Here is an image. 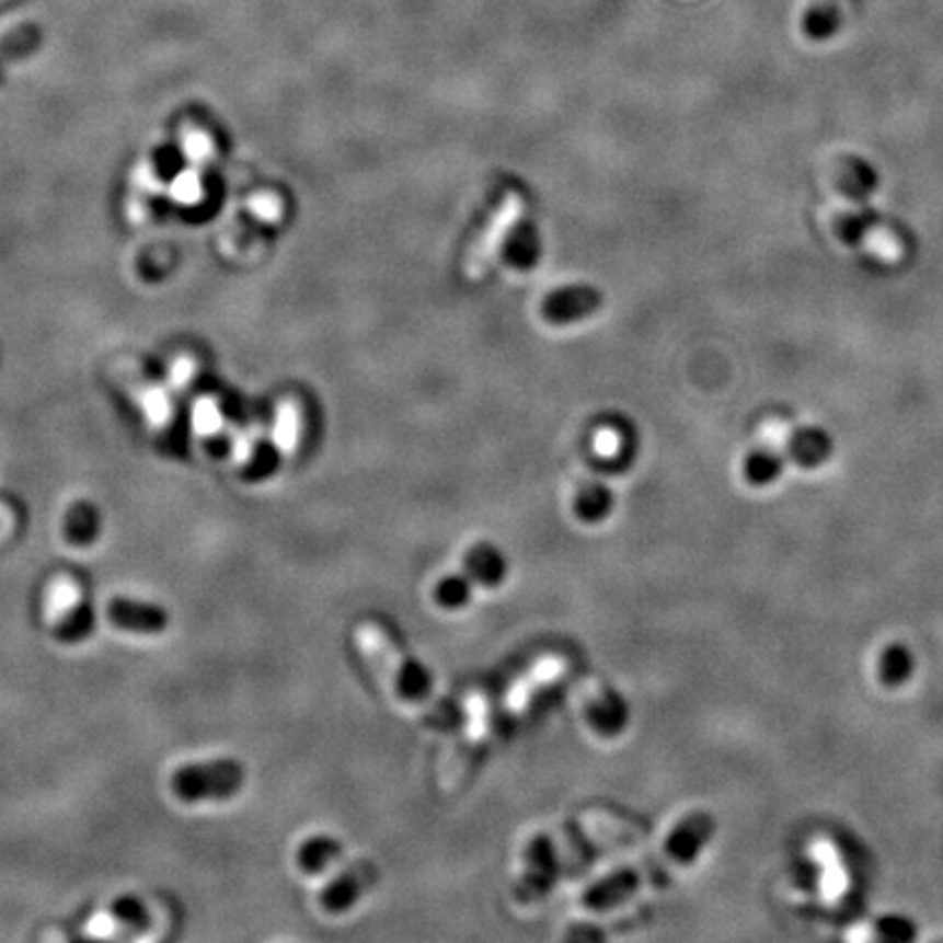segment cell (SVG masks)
Instances as JSON below:
<instances>
[{
  "instance_id": "cell-1",
  "label": "cell",
  "mask_w": 943,
  "mask_h": 943,
  "mask_svg": "<svg viewBox=\"0 0 943 943\" xmlns=\"http://www.w3.org/2000/svg\"><path fill=\"white\" fill-rule=\"evenodd\" d=\"M358 646L371 670L400 701L424 703L433 694V675L422 662L411 657L384 629L363 623L356 631Z\"/></svg>"
},
{
  "instance_id": "cell-2",
  "label": "cell",
  "mask_w": 943,
  "mask_h": 943,
  "mask_svg": "<svg viewBox=\"0 0 943 943\" xmlns=\"http://www.w3.org/2000/svg\"><path fill=\"white\" fill-rule=\"evenodd\" d=\"M245 782V767L234 758L186 764L171 778L173 793L184 802L226 800L237 795Z\"/></svg>"
},
{
  "instance_id": "cell-3",
  "label": "cell",
  "mask_w": 943,
  "mask_h": 943,
  "mask_svg": "<svg viewBox=\"0 0 943 943\" xmlns=\"http://www.w3.org/2000/svg\"><path fill=\"white\" fill-rule=\"evenodd\" d=\"M522 212H525V204H522L520 195L507 193L503 204L494 212L492 221L487 223L485 232L479 237L476 245L468 254L465 276L470 280H479L490 269V265L494 263V258L498 256V252L503 248V241L507 239L511 228L518 223Z\"/></svg>"
},
{
  "instance_id": "cell-4",
  "label": "cell",
  "mask_w": 943,
  "mask_h": 943,
  "mask_svg": "<svg viewBox=\"0 0 943 943\" xmlns=\"http://www.w3.org/2000/svg\"><path fill=\"white\" fill-rule=\"evenodd\" d=\"M653 874H657V870L653 865H644V863L621 867V870L612 872L610 876L590 885L586 889L582 902L590 911L617 909V907L625 905L629 898H633L651 881Z\"/></svg>"
},
{
  "instance_id": "cell-5",
  "label": "cell",
  "mask_w": 943,
  "mask_h": 943,
  "mask_svg": "<svg viewBox=\"0 0 943 943\" xmlns=\"http://www.w3.org/2000/svg\"><path fill=\"white\" fill-rule=\"evenodd\" d=\"M582 701L586 718L599 736L614 738L625 732L629 725V705L614 688H608L599 679H588L582 692Z\"/></svg>"
},
{
  "instance_id": "cell-6",
  "label": "cell",
  "mask_w": 943,
  "mask_h": 943,
  "mask_svg": "<svg viewBox=\"0 0 943 943\" xmlns=\"http://www.w3.org/2000/svg\"><path fill=\"white\" fill-rule=\"evenodd\" d=\"M714 830H716V821L710 813L694 810V813L686 815L668 832L666 843H664V856L679 867L692 865L701 856L705 846L710 843Z\"/></svg>"
},
{
  "instance_id": "cell-7",
  "label": "cell",
  "mask_w": 943,
  "mask_h": 943,
  "mask_svg": "<svg viewBox=\"0 0 943 943\" xmlns=\"http://www.w3.org/2000/svg\"><path fill=\"white\" fill-rule=\"evenodd\" d=\"M380 872L369 861H358L349 865L341 876H336L323 892H321V907L330 916H341L349 911L369 889L378 883Z\"/></svg>"
},
{
  "instance_id": "cell-8",
  "label": "cell",
  "mask_w": 943,
  "mask_h": 943,
  "mask_svg": "<svg viewBox=\"0 0 943 943\" xmlns=\"http://www.w3.org/2000/svg\"><path fill=\"white\" fill-rule=\"evenodd\" d=\"M107 617L116 628L136 633H160L169 625V614L162 606L131 599H112Z\"/></svg>"
},
{
  "instance_id": "cell-9",
  "label": "cell",
  "mask_w": 943,
  "mask_h": 943,
  "mask_svg": "<svg viewBox=\"0 0 943 943\" xmlns=\"http://www.w3.org/2000/svg\"><path fill=\"white\" fill-rule=\"evenodd\" d=\"M463 573L472 579L474 586L498 588L507 579L509 564L498 547L490 542H481L465 553Z\"/></svg>"
},
{
  "instance_id": "cell-10",
  "label": "cell",
  "mask_w": 943,
  "mask_h": 943,
  "mask_svg": "<svg viewBox=\"0 0 943 943\" xmlns=\"http://www.w3.org/2000/svg\"><path fill=\"white\" fill-rule=\"evenodd\" d=\"M786 455L802 468H817L830 459L832 439L821 428H797L786 430L784 437Z\"/></svg>"
},
{
  "instance_id": "cell-11",
  "label": "cell",
  "mask_w": 943,
  "mask_h": 943,
  "mask_svg": "<svg viewBox=\"0 0 943 943\" xmlns=\"http://www.w3.org/2000/svg\"><path fill=\"white\" fill-rule=\"evenodd\" d=\"M564 672V662L562 659H544L540 662L536 668L529 670L527 677H522L507 694V710L511 714H520L529 708V703L533 701V697L538 694L540 688L553 683L560 675Z\"/></svg>"
},
{
  "instance_id": "cell-12",
  "label": "cell",
  "mask_w": 943,
  "mask_h": 943,
  "mask_svg": "<svg viewBox=\"0 0 943 943\" xmlns=\"http://www.w3.org/2000/svg\"><path fill=\"white\" fill-rule=\"evenodd\" d=\"M916 653L905 642H892L878 657V679L885 688H902L916 672Z\"/></svg>"
},
{
  "instance_id": "cell-13",
  "label": "cell",
  "mask_w": 943,
  "mask_h": 943,
  "mask_svg": "<svg viewBox=\"0 0 943 943\" xmlns=\"http://www.w3.org/2000/svg\"><path fill=\"white\" fill-rule=\"evenodd\" d=\"M782 468H784V459H782L780 450L773 446H764V448H758V450L747 455V459L743 463V476L749 485L764 487V485H771L780 479Z\"/></svg>"
},
{
  "instance_id": "cell-14",
  "label": "cell",
  "mask_w": 943,
  "mask_h": 943,
  "mask_svg": "<svg viewBox=\"0 0 943 943\" xmlns=\"http://www.w3.org/2000/svg\"><path fill=\"white\" fill-rule=\"evenodd\" d=\"M341 852H343V846L334 837L317 835L300 848L298 863L307 874H319L332 863H336Z\"/></svg>"
},
{
  "instance_id": "cell-15",
  "label": "cell",
  "mask_w": 943,
  "mask_h": 943,
  "mask_svg": "<svg viewBox=\"0 0 943 943\" xmlns=\"http://www.w3.org/2000/svg\"><path fill=\"white\" fill-rule=\"evenodd\" d=\"M136 402H138L145 419L153 428H162L169 424V419L173 415V406H171L169 391L164 387H156V384L140 387V391L136 393Z\"/></svg>"
},
{
  "instance_id": "cell-16",
  "label": "cell",
  "mask_w": 943,
  "mask_h": 943,
  "mask_svg": "<svg viewBox=\"0 0 943 943\" xmlns=\"http://www.w3.org/2000/svg\"><path fill=\"white\" fill-rule=\"evenodd\" d=\"M300 428H302V419H300V411L298 406L287 400L278 406L276 413V424H274V444L278 450H283L285 455L294 452L298 441H300Z\"/></svg>"
},
{
  "instance_id": "cell-17",
  "label": "cell",
  "mask_w": 943,
  "mask_h": 943,
  "mask_svg": "<svg viewBox=\"0 0 943 943\" xmlns=\"http://www.w3.org/2000/svg\"><path fill=\"white\" fill-rule=\"evenodd\" d=\"M472 590H474V584H472V579L465 573L446 575L435 586V601L444 610H459V608H465L470 603Z\"/></svg>"
},
{
  "instance_id": "cell-18",
  "label": "cell",
  "mask_w": 943,
  "mask_h": 943,
  "mask_svg": "<svg viewBox=\"0 0 943 943\" xmlns=\"http://www.w3.org/2000/svg\"><path fill=\"white\" fill-rule=\"evenodd\" d=\"M81 603L79 597V588L68 582V579H59L48 588L46 595V614L50 619H55V623H59L61 619H66L77 606Z\"/></svg>"
},
{
  "instance_id": "cell-19",
  "label": "cell",
  "mask_w": 943,
  "mask_h": 943,
  "mask_svg": "<svg viewBox=\"0 0 943 943\" xmlns=\"http://www.w3.org/2000/svg\"><path fill=\"white\" fill-rule=\"evenodd\" d=\"M37 42H39V26L33 22L20 24L18 28H13L0 39V66L28 53L31 48L37 46Z\"/></svg>"
},
{
  "instance_id": "cell-20",
  "label": "cell",
  "mask_w": 943,
  "mask_h": 943,
  "mask_svg": "<svg viewBox=\"0 0 943 943\" xmlns=\"http://www.w3.org/2000/svg\"><path fill=\"white\" fill-rule=\"evenodd\" d=\"M169 197L180 206H195L204 197V184L197 166L186 169L173 177V182L166 188Z\"/></svg>"
},
{
  "instance_id": "cell-21",
  "label": "cell",
  "mask_w": 943,
  "mask_h": 943,
  "mask_svg": "<svg viewBox=\"0 0 943 943\" xmlns=\"http://www.w3.org/2000/svg\"><path fill=\"white\" fill-rule=\"evenodd\" d=\"M96 529H99L96 514L90 507H85V505H79L66 518V538L74 547L90 544L94 540V536H96Z\"/></svg>"
},
{
  "instance_id": "cell-22",
  "label": "cell",
  "mask_w": 943,
  "mask_h": 943,
  "mask_svg": "<svg viewBox=\"0 0 943 943\" xmlns=\"http://www.w3.org/2000/svg\"><path fill=\"white\" fill-rule=\"evenodd\" d=\"M94 625V612L88 603H79L66 619L55 623V635L64 642L83 640Z\"/></svg>"
},
{
  "instance_id": "cell-23",
  "label": "cell",
  "mask_w": 943,
  "mask_h": 943,
  "mask_svg": "<svg viewBox=\"0 0 943 943\" xmlns=\"http://www.w3.org/2000/svg\"><path fill=\"white\" fill-rule=\"evenodd\" d=\"M191 422H193V430L199 437H210V435L219 433L221 426H223V415H221V409H219L217 400H212V398H199L195 402V406H193Z\"/></svg>"
},
{
  "instance_id": "cell-24",
  "label": "cell",
  "mask_w": 943,
  "mask_h": 943,
  "mask_svg": "<svg viewBox=\"0 0 943 943\" xmlns=\"http://www.w3.org/2000/svg\"><path fill=\"white\" fill-rule=\"evenodd\" d=\"M180 145H182V151H184L186 160L193 166H199V164L208 162L212 158V151H215L210 136L204 134V131H199V129H193V127L182 131V142Z\"/></svg>"
},
{
  "instance_id": "cell-25",
  "label": "cell",
  "mask_w": 943,
  "mask_h": 943,
  "mask_svg": "<svg viewBox=\"0 0 943 943\" xmlns=\"http://www.w3.org/2000/svg\"><path fill=\"white\" fill-rule=\"evenodd\" d=\"M250 210L261 221H278L283 217V202L272 193H261L250 199Z\"/></svg>"
},
{
  "instance_id": "cell-26",
  "label": "cell",
  "mask_w": 943,
  "mask_h": 943,
  "mask_svg": "<svg viewBox=\"0 0 943 943\" xmlns=\"http://www.w3.org/2000/svg\"><path fill=\"white\" fill-rule=\"evenodd\" d=\"M577 511H579V516L584 518V520H588V522H597V520H601V518H606L608 516V511H610V501H608V496L603 494V492H590V494H584L582 496V501H579V505H577Z\"/></svg>"
},
{
  "instance_id": "cell-27",
  "label": "cell",
  "mask_w": 943,
  "mask_h": 943,
  "mask_svg": "<svg viewBox=\"0 0 943 943\" xmlns=\"http://www.w3.org/2000/svg\"><path fill=\"white\" fill-rule=\"evenodd\" d=\"M876 184V177L872 173V169L865 162H854L848 171H846V188L852 191L854 195H867V191Z\"/></svg>"
},
{
  "instance_id": "cell-28",
  "label": "cell",
  "mask_w": 943,
  "mask_h": 943,
  "mask_svg": "<svg viewBox=\"0 0 943 943\" xmlns=\"http://www.w3.org/2000/svg\"><path fill=\"white\" fill-rule=\"evenodd\" d=\"M195 376V363L188 356H182L177 360H173V365L169 367V376H166V384L169 389H184L188 387V382Z\"/></svg>"
},
{
  "instance_id": "cell-29",
  "label": "cell",
  "mask_w": 943,
  "mask_h": 943,
  "mask_svg": "<svg viewBox=\"0 0 943 943\" xmlns=\"http://www.w3.org/2000/svg\"><path fill=\"white\" fill-rule=\"evenodd\" d=\"M134 186L140 191L138 195H156L162 188V184H160L158 175L153 173L151 164H140L138 166V171L134 175Z\"/></svg>"
},
{
  "instance_id": "cell-30",
  "label": "cell",
  "mask_w": 943,
  "mask_h": 943,
  "mask_svg": "<svg viewBox=\"0 0 943 943\" xmlns=\"http://www.w3.org/2000/svg\"><path fill=\"white\" fill-rule=\"evenodd\" d=\"M595 448L606 459L617 457L619 450H621V435L617 430H612V428H603L595 437Z\"/></svg>"
},
{
  "instance_id": "cell-31",
  "label": "cell",
  "mask_w": 943,
  "mask_h": 943,
  "mask_svg": "<svg viewBox=\"0 0 943 943\" xmlns=\"http://www.w3.org/2000/svg\"><path fill=\"white\" fill-rule=\"evenodd\" d=\"M88 931H90V935H94V938H105V935H112V931H114V922H112L110 918H105V916H96V918L88 924Z\"/></svg>"
}]
</instances>
